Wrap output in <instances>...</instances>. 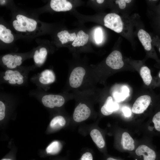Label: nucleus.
Here are the masks:
<instances>
[{
	"mask_svg": "<svg viewBox=\"0 0 160 160\" xmlns=\"http://www.w3.org/2000/svg\"><path fill=\"white\" fill-rule=\"evenodd\" d=\"M17 20H14L13 25L17 31L21 32L32 31L36 28L37 22L35 20L21 15L16 16Z\"/></svg>",
	"mask_w": 160,
	"mask_h": 160,
	"instance_id": "1",
	"label": "nucleus"
},
{
	"mask_svg": "<svg viewBox=\"0 0 160 160\" xmlns=\"http://www.w3.org/2000/svg\"><path fill=\"white\" fill-rule=\"evenodd\" d=\"M104 25L115 32L120 33L123 29V24L120 16L115 13H109L104 19Z\"/></svg>",
	"mask_w": 160,
	"mask_h": 160,
	"instance_id": "2",
	"label": "nucleus"
},
{
	"mask_svg": "<svg viewBox=\"0 0 160 160\" xmlns=\"http://www.w3.org/2000/svg\"><path fill=\"white\" fill-rule=\"evenodd\" d=\"M3 78L8 83L12 85H20L23 84L25 80L24 75L16 70H9L4 73Z\"/></svg>",
	"mask_w": 160,
	"mask_h": 160,
	"instance_id": "3",
	"label": "nucleus"
},
{
	"mask_svg": "<svg viewBox=\"0 0 160 160\" xmlns=\"http://www.w3.org/2000/svg\"><path fill=\"white\" fill-rule=\"evenodd\" d=\"M41 102L45 107L52 108L62 106L64 103L65 100L63 96L60 95L48 94L42 97Z\"/></svg>",
	"mask_w": 160,
	"mask_h": 160,
	"instance_id": "4",
	"label": "nucleus"
},
{
	"mask_svg": "<svg viewBox=\"0 0 160 160\" xmlns=\"http://www.w3.org/2000/svg\"><path fill=\"white\" fill-rule=\"evenodd\" d=\"M86 71L81 67L75 68L71 72L69 78L70 86L72 88H77L81 85Z\"/></svg>",
	"mask_w": 160,
	"mask_h": 160,
	"instance_id": "5",
	"label": "nucleus"
},
{
	"mask_svg": "<svg viewBox=\"0 0 160 160\" xmlns=\"http://www.w3.org/2000/svg\"><path fill=\"white\" fill-rule=\"evenodd\" d=\"M151 98L148 95H143L138 97L134 103L132 111L136 114L143 113L150 104Z\"/></svg>",
	"mask_w": 160,
	"mask_h": 160,
	"instance_id": "6",
	"label": "nucleus"
},
{
	"mask_svg": "<svg viewBox=\"0 0 160 160\" xmlns=\"http://www.w3.org/2000/svg\"><path fill=\"white\" fill-rule=\"evenodd\" d=\"M106 63L113 69L116 70L121 68L124 65L121 53L117 50L113 51L107 57Z\"/></svg>",
	"mask_w": 160,
	"mask_h": 160,
	"instance_id": "7",
	"label": "nucleus"
},
{
	"mask_svg": "<svg viewBox=\"0 0 160 160\" xmlns=\"http://www.w3.org/2000/svg\"><path fill=\"white\" fill-rule=\"evenodd\" d=\"M91 112L90 108L86 104L80 103L74 110L73 119L76 122H81L88 118Z\"/></svg>",
	"mask_w": 160,
	"mask_h": 160,
	"instance_id": "8",
	"label": "nucleus"
},
{
	"mask_svg": "<svg viewBox=\"0 0 160 160\" xmlns=\"http://www.w3.org/2000/svg\"><path fill=\"white\" fill-rule=\"evenodd\" d=\"M136 155L138 157H143V160H156L157 155L152 149L145 145L139 146L135 151Z\"/></svg>",
	"mask_w": 160,
	"mask_h": 160,
	"instance_id": "9",
	"label": "nucleus"
},
{
	"mask_svg": "<svg viewBox=\"0 0 160 160\" xmlns=\"http://www.w3.org/2000/svg\"><path fill=\"white\" fill-rule=\"evenodd\" d=\"M22 57L17 55H12L7 54L2 58V61L4 65L10 69L15 68L20 65L22 63Z\"/></svg>",
	"mask_w": 160,
	"mask_h": 160,
	"instance_id": "10",
	"label": "nucleus"
},
{
	"mask_svg": "<svg viewBox=\"0 0 160 160\" xmlns=\"http://www.w3.org/2000/svg\"><path fill=\"white\" fill-rule=\"evenodd\" d=\"M50 5L52 9L57 12L69 11L72 8L71 3L65 0H52Z\"/></svg>",
	"mask_w": 160,
	"mask_h": 160,
	"instance_id": "11",
	"label": "nucleus"
},
{
	"mask_svg": "<svg viewBox=\"0 0 160 160\" xmlns=\"http://www.w3.org/2000/svg\"><path fill=\"white\" fill-rule=\"evenodd\" d=\"M118 104L113 101L111 96L108 97L104 105L101 109L102 114L105 116H108L112 113L113 111L119 109Z\"/></svg>",
	"mask_w": 160,
	"mask_h": 160,
	"instance_id": "12",
	"label": "nucleus"
},
{
	"mask_svg": "<svg viewBox=\"0 0 160 160\" xmlns=\"http://www.w3.org/2000/svg\"><path fill=\"white\" fill-rule=\"evenodd\" d=\"M139 39L144 49L147 51L150 50L152 48V39L149 34L144 30L140 29L137 33Z\"/></svg>",
	"mask_w": 160,
	"mask_h": 160,
	"instance_id": "13",
	"label": "nucleus"
},
{
	"mask_svg": "<svg viewBox=\"0 0 160 160\" xmlns=\"http://www.w3.org/2000/svg\"><path fill=\"white\" fill-rule=\"evenodd\" d=\"M55 79V76L54 72L51 70L46 69L40 73L39 80L41 84L47 85L53 83Z\"/></svg>",
	"mask_w": 160,
	"mask_h": 160,
	"instance_id": "14",
	"label": "nucleus"
},
{
	"mask_svg": "<svg viewBox=\"0 0 160 160\" xmlns=\"http://www.w3.org/2000/svg\"><path fill=\"white\" fill-rule=\"evenodd\" d=\"M134 141L128 133L124 132L122 134L121 143L124 149L132 151L135 148Z\"/></svg>",
	"mask_w": 160,
	"mask_h": 160,
	"instance_id": "15",
	"label": "nucleus"
},
{
	"mask_svg": "<svg viewBox=\"0 0 160 160\" xmlns=\"http://www.w3.org/2000/svg\"><path fill=\"white\" fill-rule=\"evenodd\" d=\"M10 30L7 29L2 25H0V39L6 43H10L14 40V36Z\"/></svg>",
	"mask_w": 160,
	"mask_h": 160,
	"instance_id": "16",
	"label": "nucleus"
},
{
	"mask_svg": "<svg viewBox=\"0 0 160 160\" xmlns=\"http://www.w3.org/2000/svg\"><path fill=\"white\" fill-rule=\"evenodd\" d=\"M89 37L88 34L81 30L77 33L72 45L75 47L83 46L87 42Z\"/></svg>",
	"mask_w": 160,
	"mask_h": 160,
	"instance_id": "17",
	"label": "nucleus"
},
{
	"mask_svg": "<svg viewBox=\"0 0 160 160\" xmlns=\"http://www.w3.org/2000/svg\"><path fill=\"white\" fill-rule=\"evenodd\" d=\"M90 135L93 141L99 148H103L105 145V142L103 136L100 132L97 129L92 130Z\"/></svg>",
	"mask_w": 160,
	"mask_h": 160,
	"instance_id": "18",
	"label": "nucleus"
},
{
	"mask_svg": "<svg viewBox=\"0 0 160 160\" xmlns=\"http://www.w3.org/2000/svg\"><path fill=\"white\" fill-rule=\"evenodd\" d=\"M47 53V50L44 47L40 48L39 52L38 50H36L33 56L35 63L39 65L42 64L46 60Z\"/></svg>",
	"mask_w": 160,
	"mask_h": 160,
	"instance_id": "19",
	"label": "nucleus"
},
{
	"mask_svg": "<svg viewBox=\"0 0 160 160\" xmlns=\"http://www.w3.org/2000/svg\"><path fill=\"white\" fill-rule=\"evenodd\" d=\"M57 36L62 44H63L69 41H73L76 35L75 33H70L67 31L64 30L58 33Z\"/></svg>",
	"mask_w": 160,
	"mask_h": 160,
	"instance_id": "20",
	"label": "nucleus"
},
{
	"mask_svg": "<svg viewBox=\"0 0 160 160\" xmlns=\"http://www.w3.org/2000/svg\"><path fill=\"white\" fill-rule=\"evenodd\" d=\"M140 74L145 84L147 86L149 85L152 79L150 69L145 66L141 67L140 71Z\"/></svg>",
	"mask_w": 160,
	"mask_h": 160,
	"instance_id": "21",
	"label": "nucleus"
},
{
	"mask_svg": "<svg viewBox=\"0 0 160 160\" xmlns=\"http://www.w3.org/2000/svg\"><path fill=\"white\" fill-rule=\"evenodd\" d=\"M66 124V121L64 118L61 116H58L54 117L51 121L50 127L54 129H57L64 126Z\"/></svg>",
	"mask_w": 160,
	"mask_h": 160,
	"instance_id": "22",
	"label": "nucleus"
},
{
	"mask_svg": "<svg viewBox=\"0 0 160 160\" xmlns=\"http://www.w3.org/2000/svg\"><path fill=\"white\" fill-rule=\"evenodd\" d=\"M129 90L126 86L122 87L121 93L116 92L114 95L115 99L117 102H120L124 100L129 95Z\"/></svg>",
	"mask_w": 160,
	"mask_h": 160,
	"instance_id": "23",
	"label": "nucleus"
},
{
	"mask_svg": "<svg viewBox=\"0 0 160 160\" xmlns=\"http://www.w3.org/2000/svg\"><path fill=\"white\" fill-rule=\"evenodd\" d=\"M61 144L58 141H55L51 143L47 148V153L54 155L57 153L60 150Z\"/></svg>",
	"mask_w": 160,
	"mask_h": 160,
	"instance_id": "24",
	"label": "nucleus"
},
{
	"mask_svg": "<svg viewBox=\"0 0 160 160\" xmlns=\"http://www.w3.org/2000/svg\"><path fill=\"white\" fill-rule=\"evenodd\" d=\"M152 121L155 129L160 132V111L156 113L153 116Z\"/></svg>",
	"mask_w": 160,
	"mask_h": 160,
	"instance_id": "25",
	"label": "nucleus"
},
{
	"mask_svg": "<svg viewBox=\"0 0 160 160\" xmlns=\"http://www.w3.org/2000/svg\"><path fill=\"white\" fill-rule=\"evenodd\" d=\"M103 32L100 28H97L95 31L94 36L95 40L97 44L101 43L103 40Z\"/></svg>",
	"mask_w": 160,
	"mask_h": 160,
	"instance_id": "26",
	"label": "nucleus"
},
{
	"mask_svg": "<svg viewBox=\"0 0 160 160\" xmlns=\"http://www.w3.org/2000/svg\"><path fill=\"white\" fill-rule=\"evenodd\" d=\"M6 107L4 103L2 101H0V120H3L5 116Z\"/></svg>",
	"mask_w": 160,
	"mask_h": 160,
	"instance_id": "27",
	"label": "nucleus"
},
{
	"mask_svg": "<svg viewBox=\"0 0 160 160\" xmlns=\"http://www.w3.org/2000/svg\"><path fill=\"white\" fill-rule=\"evenodd\" d=\"M131 1V0H117L116 1L115 3L119 4V7L120 9H123L126 7V3H129Z\"/></svg>",
	"mask_w": 160,
	"mask_h": 160,
	"instance_id": "28",
	"label": "nucleus"
},
{
	"mask_svg": "<svg viewBox=\"0 0 160 160\" xmlns=\"http://www.w3.org/2000/svg\"><path fill=\"white\" fill-rule=\"evenodd\" d=\"M92 154L89 152H86L81 156L80 160H93Z\"/></svg>",
	"mask_w": 160,
	"mask_h": 160,
	"instance_id": "29",
	"label": "nucleus"
},
{
	"mask_svg": "<svg viewBox=\"0 0 160 160\" xmlns=\"http://www.w3.org/2000/svg\"><path fill=\"white\" fill-rule=\"evenodd\" d=\"M122 111L124 115L127 117L131 116L132 113L130 109L128 107L124 106L122 109Z\"/></svg>",
	"mask_w": 160,
	"mask_h": 160,
	"instance_id": "30",
	"label": "nucleus"
},
{
	"mask_svg": "<svg viewBox=\"0 0 160 160\" xmlns=\"http://www.w3.org/2000/svg\"><path fill=\"white\" fill-rule=\"evenodd\" d=\"M106 160H121L120 159H118L114 158L111 157H109L107 158Z\"/></svg>",
	"mask_w": 160,
	"mask_h": 160,
	"instance_id": "31",
	"label": "nucleus"
},
{
	"mask_svg": "<svg viewBox=\"0 0 160 160\" xmlns=\"http://www.w3.org/2000/svg\"><path fill=\"white\" fill-rule=\"evenodd\" d=\"M99 4H102L103 3L104 1V0H97L96 1Z\"/></svg>",
	"mask_w": 160,
	"mask_h": 160,
	"instance_id": "32",
	"label": "nucleus"
},
{
	"mask_svg": "<svg viewBox=\"0 0 160 160\" xmlns=\"http://www.w3.org/2000/svg\"><path fill=\"white\" fill-rule=\"evenodd\" d=\"M1 160H12L10 159H1Z\"/></svg>",
	"mask_w": 160,
	"mask_h": 160,
	"instance_id": "33",
	"label": "nucleus"
},
{
	"mask_svg": "<svg viewBox=\"0 0 160 160\" xmlns=\"http://www.w3.org/2000/svg\"><path fill=\"white\" fill-rule=\"evenodd\" d=\"M159 78H160V73H159Z\"/></svg>",
	"mask_w": 160,
	"mask_h": 160,
	"instance_id": "34",
	"label": "nucleus"
},
{
	"mask_svg": "<svg viewBox=\"0 0 160 160\" xmlns=\"http://www.w3.org/2000/svg\"><path fill=\"white\" fill-rule=\"evenodd\" d=\"M159 52H160V47L159 48Z\"/></svg>",
	"mask_w": 160,
	"mask_h": 160,
	"instance_id": "35",
	"label": "nucleus"
}]
</instances>
